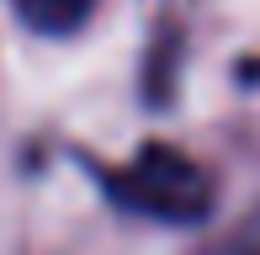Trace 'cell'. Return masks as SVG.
I'll return each instance as SVG.
<instances>
[{
    "mask_svg": "<svg viewBox=\"0 0 260 255\" xmlns=\"http://www.w3.org/2000/svg\"><path fill=\"white\" fill-rule=\"evenodd\" d=\"M101 181H106V197L117 207H127L138 218H154V224H202L212 213L207 170L170 144L138 149V160H127L122 170H112Z\"/></svg>",
    "mask_w": 260,
    "mask_h": 255,
    "instance_id": "obj_1",
    "label": "cell"
},
{
    "mask_svg": "<svg viewBox=\"0 0 260 255\" xmlns=\"http://www.w3.org/2000/svg\"><path fill=\"white\" fill-rule=\"evenodd\" d=\"M90 6H96V0H16L21 21L38 27V32H75L80 21L90 16Z\"/></svg>",
    "mask_w": 260,
    "mask_h": 255,
    "instance_id": "obj_2",
    "label": "cell"
},
{
    "mask_svg": "<svg viewBox=\"0 0 260 255\" xmlns=\"http://www.w3.org/2000/svg\"><path fill=\"white\" fill-rule=\"evenodd\" d=\"M207 255H260V207L244 218V224H234V229H229V234H223Z\"/></svg>",
    "mask_w": 260,
    "mask_h": 255,
    "instance_id": "obj_3",
    "label": "cell"
}]
</instances>
